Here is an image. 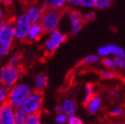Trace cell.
<instances>
[{"instance_id": "35", "label": "cell", "mask_w": 125, "mask_h": 124, "mask_svg": "<svg viewBox=\"0 0 125 124\" xmlns=\"http://www.w3.org/2000/svg\"><path fill=\"white\" fill-rule=\"evenodd\" d=\"M55 111H56V114H64V112H63V108H62V106H61V105H56Z\"/></svg>"}, {"instance_id": "20", "label": "cell", "mask_w": 125, "mask_h": 124, "mask_svg": "<svg viewBox=\"0 0 125 124\" xmlns=\"http://www.w3.org/2000/svg\"><path fill=\"white\" fill-rule=\"evenodd\" d=\"M94 95H95L94 86L92 83L86 84V86H85V93H84V98H83V103L85 105L91 98H93Z\"/></svg>"}, {"instance_id": "38", "label": "cell", "mask_w": 125, "mask_h": 124, "mask_svg": "<svg viewBox=\"0 0 125 124\" xmlns=\"http://www.w3.org/2000/svg\"><path fill=\"white\" fill-rule=\"evenodd\" d=\"M28 1V3H34V2H37V1H40V0H26Z\"/></svg>"}, {"instance_id": "11", "label": "cell", "mask_w": 125, "mask_h": 124, "mask_svg": "<svg viewBox=\"0 0 125 124\" xmlns=\"http://www.w3.org/2000/svg\"><path fill=\"white\" fill-rule=\"evenodd\" d=\"M14 112L15 109L8 103L0 106V124H16Z\"/></svg>"}, {"instance_id": "33", "label": "cell", "mask_w": 125, "mask_h": 124, "mask_svg": "<svg viewBox=\"0 0 125 124\" xmlns=\"http://www.w3.org/2000/svg\"><path fill=\"white\" fill-rule=\"evenodd\" d=\"M110 114L113 116H121V115L123 114V110L122 107H120V106H115V107H114L113 109L110 111Z\"/></svg>"}, {"instance_id": "22", "label": "cell", "mask_w": 125, "mask_h": 124, "mask_svg": "<svg viewBox=\"0 0 125 124\" xmlns=\"http://www.w3.org/2000/svg\"><path fill=\"white\" fill-rule=\"evenodd\" d=\"M113 2L114 0H96L95 8L99 10H106L110 7Z\"/></svg>"}, {"instance_id": "18", "label": "cell", "mask_w": 125, "mask_h": 124, "mask_svg": "<svg viewBox=\"0 0 125 124\" xmlns=\"http://www.w3.org/2000/svg\"><path fill=\"white\" fill-rule=\"evenodd\" d=\"M100 61V58L97 54H89L83 59V64L85 66H93Z\"/></svg>"}, {"instance_id": "9", "label": "cell", "mask_w": 125, "mask_h": 124, "mask_svg": "<svg viewBox=\"0 0 125 124\" xmlns=\"http://www.w3.org/2000/svg\"><path fill=\"white\" fill-rule=\"evenodd\" d=\"M45 9L43 0H40L37 2L29 3V5L26 8L24 13L31 24L39 23Z\"/></svg>"}, {"instance_id": "29", "label": "cell", "mask_w": 125, "mask_h": 124, "mask_svg": "<svg viewBox=\"0 0 125 124\" xmlns=\"http://www.w3.org/2000/svg\"><path fill=\"white\" fill-rule=\"evenodd\" d=\"M7 19V11L5 6L0 4V22L1 21H8Z\"/></svg>"}, {"instance_id": "5", "label": "cell", "mask_w": 125, "mask_h": 124, "mask_svg": "<svg viewBox=\"0 0 125 124\" xmlns=\"http://www.w3.org/2000/svg\"><path fill=\"white\" fill-rule=\"evenodd\" d=\"M63 12L56 11L52 9H45L42 19L40 21V25L43 28L45 34L52 32L59 29L61 20L63 18Z\"/></svg>"}, {"instance_id": "28", "label": "cell", "mask_w": 125, "mask_h": 124, "mask_svg": "<svg viewBox=\"0 0 125 124\" xmlns=\"http://www.w3.org/2000/svg\"><path fill=\"white\" fill-rule=\"evenodd\" d=\"M83 19H84L85 23L93 21L94 20L96 19V13H95L92 10H89L88 12H86L83 14Z\"/></svg>"}, {"instance_id": "10", "label": "cell", "mask_w": 125, "mask_h": 124, "mask_svg": "<svg viewBox=\"0 0 125 124\" xmlns=\"http://www.w3.org/2000/svg\"><path fill=\"white\" fill-rule=\"evenodd\" d=\"M97 55L102 59L108 57L124 58L125 59V50L115 43H107V44H104L98 48Z\"/></svg>"}, {"instance_id": "25", "label": "cell", "mask_w": 125, "mask_h": 124, "mask_svg": "<svg viewBox=\"0 0 125 124\" xmlns=\"http://www.w3.org/2000/svg\"><path fill=\"white\" fill-rule=\"evenodd\" d=\"M100 77L104 80H111L115 77V73L113 70L105 69L100 72Z\"/></svg>"}, {"instance_id": "16", "label": "cell", "mask_w": 125, "mask_h": 124, "mask_svg": "<svg viewBox=\"0 0 125 124\" xmlns=\"http://www.w3.org/2000/svg\"><path fill=\"white\" fill-rule=\"evenodd\" d=\"M61 106L63 108V112L65 114H67V116H72V115H75L76 114V104L74 101V99L72 98H65L63 102L60 104Z\"/></svg>"}, {"instance_id": "17", "label": "cell", "mask_w": 125, "mask_h": 124, "mask_svg": "<svg viewBox=\"0 0 125 124\" xmlns=\"http://www.w3.org/2000/svg\"><path fill=\"white\" fill-rule=\"evenodd\" d=\"M22 59H23V55L21 52H13L8 56L6 64L13 66V67H21L22 63Z\"/></svg>"}, {"instance_id": "31", "label": "cell", "mask_w": 125, "mask_h": 124, "mask_svg": "<svg viewBox=\"0 0 125 124\" xmlns=\"http://www.w3.org/2000/svg\"><path fill=\"white\" fill-rule=\"evenodd\" d=\"M115 67L120 69H125V59L124 58H114Z\"/></svg>"}, {"instance_id": "7", "label": "cell", "mask_w": 125, "mask_h": 124, "mask_svg": "<svg viewBox=\"0 0 125 124\" xmlns=\"http://www.w3.org/2000/svg\"><path fill=\"white\" fill-rule=\"evenodd\" d=\"M43 104V92L33 91L28 98L25 99L20 108H21L27 114H40Z\"/></svg>"}, {"instance_id": "32", "label": "cell", "mask_w": 125, "mask_h": 124, "mask_svg": "<svg viewBox=\"0 0 125 124\" xmlns=\"http://www.w3.org/2000/svg\"><path fill=\"white\" fill-rule=\"evenodd\" d=\"M82 0H67V8L68 9H76L81 5Z\"/></svg>"}, {"instance_id": "15", "label": "cell", "mask_w": 125, "mask_h": 124, "mask_svg": "<svg viewBox=\"0 0 125 124\" xmlns=\"http://www.w3.org/2000/svg\"><path fill=\"white\" fill-rule=\"evenodd\" d=\"M48 85V77L43 73H39L34 79V91L43 92Z\"/></svg>"}, {"instance_id": "26", "label": "cell", "mask_w": 125, "mask_h": 124, "mask_svg": "<svg viewBox=\"0 0 125 124\" xmlns=\"http://www.w3.org/2000/svg\"><path fill=\"white\" fill-rule=\"evenodd\" d=\"M95 3H96V0H82L80 6L89 11L95 8Z\"/></svg>"}, {"instance_id": "19", "label": "cell", "mask_w": 125, "mask_h": 124, "mask_svg": "<svg viewBox=\"0 0 125 124\" xmlns=\"http://www.w3.org/2000/svg\"><path fill=\"white\" fill-rule=\"evenodd\" d=\"M27 116H28V114H27L21 108H17V109H15L14 121L16 124H24Z\"/></svg>"}, {"instance_id": "36", "label": "cell", "mask_w": 125, "mask_h": 124, "mask_svg": "<svg viewBox=\"0 0 125 124\" xmlns=\"http://www.w3.org/2000/svg\"><path fill=\"white\" fill-rule=\"evenodd\" d=\"M110 95L112 96V97H117V96L119 95V91H118L117 90H112V91H110Z\"/></svg>"}, {"instance_id": "34", "label": "cell", "mask_w": 125, "mask_h": 124, "mask_svg": "<svg viewBox=\"0 0 125 124\" xmlns=\"http://www.w3.org/2000/svg\"><path fill=\"white\" fill-rule=\"evenodd\" d=\"M15 1H16V0H0V4L6 7V6L12 5Z\"/></svg>"}, {"instance_id": "23", "label": "cell", "mask_w": 125, "mask_h": 124, "mask_svg": "<svg viewBox=\"0 0 125 124\" xmlns=\"http://www.w3.org/2000/svg\"><path fill=\"white\" fill-rule=\"evenodd\" d=\"M8 90L0 83V106L7 103Z\"/></svg>"}, {"instance_id": "1", "label": "cell", "mask_w": 125, "mask_h": 124, "mask_svg": "<svg viewBox=\"0 0 125 124\" xmlns=\"http://www.w3.org/2000/svg\"><path fill=\"white\" fill-rule=\"evenodd\" d=\"M33 91L31 85L26 82H19L8 90L7 103L14 109L20 108L29 94Z\"/></svg>"}, {"instance_id": "27", "label": "cell", "mask_w": 125, "mask_h": 124, "mask_svg": "<svg viewBox=\"0 0 125 124\" xmlns=\"http://www.w3.org/2000/svg\"><path fill=\"white\" fill-rule=\"evenodd\" d=\"M67 118L68 116L65 114H57L54 118V122L56 124H67Z\"/></svg>"}, {"instance_id": "13", "label": "cell", "mask_w": 125, "mask_h": 124, "mask_svg": "<svg viewBox=\"0 0 125 124\" xmlns=\"http://www.w3.org/2000/svg\"><path fill=\"white\" fill-rule=\"evenodd\" d=\"M46 9L64 12L67 8V0H43Z\"/></svg>"}, {"instance_id": "2", "label": "cell", "mask_w": 125, "mask_h": 124, "mask_svg": "<svg viewBox=\"0 0 125 124\" xmlns=\"http://www.w3.org/2000/svg\"><path fill=\"white\" fill-rule=\"evenodd\" d=\"M21 74L22 68L21 67L5 64L0 68V83L7 90H10L19 83Z\"/></svg>"}, {"instance_id": "21", "label": "cell", "mask_w": 125, "mask_h": 124, "mask_svg": "<svg viewBox=\"0 0 125 124\" xmlns=\"http://www.w3.org/2000/svg\"><path fill=\"white\" fill-rule=\"evenodd\" d=\"M24 124H41V115H40V114H28Z\"/></svg>"}, {"instance_id": "4", "label": "cell", "mask_w": 125, "mask_h": 124, "mask_svg": "<svg viewBox=\"0 0 125 124\" xmlns=\"http://www.w3.org/2000/svg\"><path fill=\"white\" fill-rule=\"evenodd\" d=\"M15 42L12 21H9L5 23L0 32V60L9 56Z\"/></svg>"}, {"instance_id": "24", "label": "cell", "mask_w": 125, "mask_h": 124, "mask_svg": "<svg viewBox=\"0 0 125 124\" xmlns=\"http://www.w3.org/2000/svg\"><path fill=\"white\" fill-rule=\"evenodd\" d=\"M102 65L104 66V67H106V69H110L113 70L115 68H116L115 67V60H114V58H104L102 59Z\"/></svg>"}, {"instance_id": "8", "label": "cell", "mask_w": 125, "mask_h": 124, "mask_svg": "<svg viewBox=\"0 0 125 124\" xmlns=\"http://www.w3.org/2000/svg\"><path fill=\"white\" fill-rule=\"evenodd\" d=\"M65 18L68 25V31L72 35L79 33L85 24L83 14L77 9H67L65 11Z\"/></svg>"}, {"instance_id": "12", "label": "cell", "mask_w": 125, "mask_h": 124, "mask_svg": "<svg viewBox=\"0 0 125 124\" xmlns=\"http://www.w3.org/2000/svg\"><path fill=\"white\" fill-rule=\"evenodd\" d=\"M44 34L45 33H44V31H43L40 23L31 24L29 33H28L26 42H28V43H36V42H38V41L41 40Z\"/></svg>"}, {"instance_id": "37", "label": "cell", "mask_w": 125, "mask_h": 124, "mask_svg": "<svg viewBox=\"0 0 125 124\" xmlns=\"http://www.w3.org/2000/svg\"><path fill=\"white\" fill-rule=\"evenodd\" d=\"M7 21H1L0 22V32H1V30L3 29V28H4V26L5 25V23H6Z\"/></svg>"}, {"instance_id": "30", "label": "cell", "mask_w": 125, "mask_h": 124, "mask_svg": "<svg viewBox=\"0 0 125 124\" xmlns=\"http://www.w3.org/2000/svg\"><path fill=\"white\" fill-rule=\"evenodd\" d=\"M67 124H83V121L76 115H72V116H68Z\"/></svg>"}, {"instance_id": "14", "label": "cell", "mask_w": 125, "mask_h": 124, "mask_svg": "<svg viewBox=\"0 0 125 124\" xmlns=\"http://www.w3.org/2000/svg\"><path fill=\"white\" fill-rule=\"evenodd\" d=\"M102 105V99L99 96L94 95L93 98H92L88 102L85 104L86 109L88 112L92 114H96L99 112V110Z\"/></svg>"}, {"instance_id": "3", "label": "cell", "mask_w": 125, "mask_h": 124, "mask_svg": "<svg viewBox=\"0 0 125 124\" xmlns=\"http://www.w3.org/2000/svg\"><path fill=\"white\" fill-rule=\"evenodd\" d=\"M67 41V34L57 29L51 33L46 34L43 42V51L46 55H52L56 52L58 49Z\"/></svg>"}, {"instance_id": "6", "label": "cell", "mask_w": 125, "mask_h": 124, "mask_svg": "<svg viewBox=\"0 0 125 124\" xmlns=\"http://www.w3.org/2000/svg\"><path fill=\"white\" fill-rule=\"evenodd\" d=\"M12 25V30H13V35H14V39L17 42L22 43L25 42L28 36L31 23L27 18L24 12L20 13L17 15L14 19L11 21Z\"/></svg>"}]
</instances>
